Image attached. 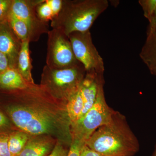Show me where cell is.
<instances>
[{
  "mask_svg": "<svg viewBox=\"0 0 156 156\" xmlns=\"http://www.w3.org/2000/svg\"><path fill=\"white\" fill-rule=\"evenodd\" d=\"M9 92L15 102L8 105L6 113L16 127L29 135H48L71 145V122L66 106L50 107L59 101L35 83Z\"/></svg>",
  "mask_w": 156,
  "mask_h": 156,
  "instance_id": "obj_1",
  "label": "cell"
},
{
  "mask_svg": "<svg viewBox=\"0 0 156 156\" xmlns=\"http://www.w3.org/2000/svg\"><path fill=\"white\" fill-rule=\"evenodd\" d=\"M36 11L39 18L44 22L52 21L54 18L53 12L50 6L46 2V0H43L37 6Z\"/></svg>",
  "mask_w": 156,
  "mask_h": 156,
  "instance_id": "obj_18",
  "label": "cell"
},
{
  "mask_svg": "<svg viewBox=\"0 0 156 156\" xmlns=\"http://www.w3.org/2000/svg\"><path fill=\"white\" fill-rule=\"evenodd\" d=\"M68 36L76 58L86 73L103 76L104 62L92 42L90 30L73 32Z\"/></svg>",
  "mask_w": 156,
  "mask_h": 156,
  "instance_id": "obj_6",
  "label": "cell"
},
{
  "mask_svg": "<svg viewBox=\"0 0 156 156\" xmlns=\"http://www.w3.org/2000/svg\"><path fill=\"white\" fill-rule=\"evenodd\" d=\"M154 156H156V150L155 152L154 155Z\"/></svg>",
  "mask_w": 156,
  "mask_h": 156,
  "instance_id": "obj_30",
  "label": "cell"
},
{
  "mask_svg": "<svg viewBox=\"0 0 156 156\" xmlns=\"http://www.w3.org/2000/svg\"><path fill=\"white\" fill-rule=\"evenodd\" d=\"M46 2L51 8L54 17L57 16L62 8L63 0H46Z\"/></svg>",
  "mask_w": 156,
  "mask_h": 156,
  "instance_id": "obj_24",
  "label": "cell"
},
{
  "mask_svg": "<svg viewBox=\"0 0 156 156\" xmlns=\"http://www.w3.org/2000/svg\"><path fill=\"white\" fill-rule=\"evenodd\" d=\"M21 44L8 20L0 21V51L8 57L11 67L16 68Z\"/></svg>",
  "mask_w": 156,
  "mask_h": 156,
  "instance_id": "obj_9",
  "label": "cell"
},
{
  "mask_svg": "<svg viewBox=\"0 0 156 156\" xmlns=\"http://www.w3.org/2000/svg\"><path fill=\"white\" fill-rule=\"evenodd\" d=\"M12 3V0H0V21L8 20Z\"/></svg>",
  "mask_w": 156,
  "mask_h": 156,
  "instance_id": "obj_20",
  "label": "cell"
},
{
  "mask_svg": "<svg viewBox=\"0 0 156 156\" xmlns=\"http://www.w3.org/2000/svg\"><path fill=\"white\" fill-rule=\"evenodd\" d=\"M140 56L149 69L156 64V30L147 34Z\"/></svg>",
  "mask_w": 156,
  "mask_h": 156,
  "instance_id": "obj_14",
  "label": "cell"
},
{
  "mask_svg": "<svg viewBox=\"0 0 156 156\" xmlns=\"http://www.w3.org/2000/svg\"><path fill=\"white\" fill-rule=\"evenodd\" d=\"M138 3L142 7L144 17L149 21L156 10V0H140Z\"/></svg>",
  "mask_w": 156,
  "mask_h": 156,
  "instance_id": "obj_19",
  "label": "cell"
},
{
  "mask_svg": "<svg viewBox=\"0 0 156 156\" xmlns=\"http://www.w3.org/2000/svg\"><path fill=\"white\" fill-rule=\"evenodd\" d=\"M102 80H104L103 76L86 73L80 88L83 103V108L80 118L86 114L94 105L97 97L98 83Z\"/></svg>",
  "mask_w": 156,
  "mask_h": 156,
  "instance_id": "obj_10",
  "label": "cell"
},
{
  "mask_svg": "<svg viewBox=\"0 0 156 156\" xmlns=\"http://www.w3.org/2000/svg\"><path fill=\"white\" fill-rule=\"evenodd\" d=\"M32 84H33L30 83L24 80L16 68L10 67L0 73V89L2 90H21L28 88Z\"/></svg>",
  "mask_w": 156,
  "mask_h": 156,
  "instance_id": "obj_12",
  "label": "cell"
},
{
  "mask_svg": "<svg viewBox=\"0 0 156 156\" xmlns=\"http://www.w3.org/2000/svg\"><path fill=\"white\" fill-rule=\"evenodd\" d=\"M149 26L147 31V34L156 30V10L149 21Z\"/></svg>",
  "mask_w": 156,
  "mask_h": 156,
  "instance_id": "obj_28",
  "label": "cell"
},
{
  "mask_svg": "<svg viewBox=\"0 0 156 156\" xmlns=\"http://www.w3.org/2000/svg\"><path fill=\"white\" fill-rule=\"evenodd\" d=\"M149 70L151 73L153 75L156 76V64L153 67L151 68Z\"/></svg>",
  "mask_w": 156,
  "mask_h": 156,
  "instance_id": "obj_29",
  "label": "cell"
},
{
  "mask_svg": "<svg viewBox=\"0 0 156 156\" xmlns=\"http://www.w3.org/2000/svg\"><path fill=\"white\" fill-rule=\"evenodd\" d=\"M108 7L107 0H63L61 11L51 21V27L67 36L87 31Z\"/></svg>",
  "mask_w": 156,
  "mask_h": 156,
  "instance_id": "obj_3",
  "label": "cell"
},
{
  "mask_svg": "<svg viewBox=\"0 0 156 156\" xmlns=\"http://www.w3.org/2000/svg\"><path fill=\"white\" fill-rule=\"evenodd\" d=\"M80 156H104L92 149L88 147L85 144L81 149Z\"/></svg>",
  "mask_w": 156,
  "mask_h": 156,
  "instance_id": "obj_27",
  "label": "cell"
},
{
  "mask_svg": "<svg viewBox=\"0 0 156 156\" xmlns=\"http://www.w3.org/2000/svg\"><path fill=\"white\" fill-rule=\"evenodd\" d=\"M10 67V62L8 57L0 51V73L3 72Z\"/></svg>",
  "mask_w": 156,
  "mask_h": 156,
  "instance_id": "obj_26",
  "label": "cell"
},
{
  "mask_svg": "<svg viewBox=\"0 0 156 156\" xmlns=\"http://www.w3.org/2000/svg\"><path fill=\"white\" fill-rule=\"evenodd\" d=\"M66 106L71 125L80 119L83 108V103L80 89L70 98Z\"/></svg>",
  "mask_w": 156,
  "mask_h": 156,
  "instance_id": "obj_17",
  "label": "cell"
},
{
  "mask_svg": "<svg viewBox=\"0 0 156 156\" xmlns=\"http://www.w3.org/2000/svg\"><path fill=\"white\" fill-rule=\"evenodd\" d=\"M55 140L48 135L30 137L25 147L16 156H46L53 150Z\"/></svg>",
  "mask_w": 156,
  "mask_h": 156,
  "instance_id": "obj_11",
  "label": "cell"
},
{
  "mask_svg": "<svg viewBox=\"0 0 156 156\" xmlns=\"http://www.w3.org/2000/svg\"><path fill=\"white\" fill-rule=\"evenodd\" d=\"M84 143L76 139H72L67 156H80L81 149Z\"/></svg>",
  "mask_w": 156,
  "mask_h": 156,
  "instance_id": "obj_23",
  "label": "cell"
},
{
  "mask_svg": "<svg viewBox=\"0 0 156 156\" xmlns=\"http://www.w3.org/2000/svg\"><path fill=\"white\" fill-rule=\"evenodd\" d=\"M30 43L29 41L22 42L17 58L16 69L26 81L30 83L34 84L32 76L33 67L30 57Z\"/></svg>",
  "mask_w": 156,
  "mask_h": 156,
  "instance_id": "obj_13",
  "label": "cell"
},
{
  "mask_svg": "<svg viewBox=\"0 0 156 156\" xmlns=\"http://www.w3.org/2000/svg\"><path fill=\"white\" fill-rule=\"evenodd\" d=\"M86 74L83 65L63 69H43L40 86L53 98L64 104L80 90Z\"/></svg>",
  "mask_w": 156,
  "mask_h": 156,
  "instance_id": "obj_4",
  "label": "cell"
},
{
  "mask_svg": "<svg viewBox=\"0 0 156 156\" xmlns=\"http://www.w3.org/2000/svg\"><path fill=\"white\" fill-rule=\"evenodd\" d=\"M29 138V134L23 131H12L9 133L8 144L11 155L16 156L20 153Z\"/></svg>",
  "mask_w": 156,
  "mask_h": 156,
  "instance_id": "obj_16",
  "label": "cell"
},
{
  "mask_svg": "<svg viewBox=\"0 0 156 156\" xmlns=\"http://www.w3.org/2000/svg\"><path fill=\"white\" fill-rule=\"evenodd\" d=\"M85 144L104 156H132L139 149L136 137L116 113L111 122L98 128Z\"/></svg>",
  "mask_w": 156,
  "mask_h": 156,
  "instance_id": "obj_2",
  "label": "cell"
},
{
  "mask_svg": "<svg viewBox=\"0 0 156 156\" xmlns=\"http://www.w3.org/2000/svg\"><path fill=\"white\" fill-rule=\"evenodd\" d=\"M104 80L98 83L97 97L94 105L74 123L71 125L72 139L84 143L96 130L111 122L115 112L107 104L103 90Z\"/></svg>",
  "mask_w": 156,
  "mask_h": 156,
  "instance_id": "obj_5",
  "label": "cell"
},
{
  "mask_svg": "<svg viewBox=\"0 0 156 156\" xmlns=\"http://www.w3.org/2000/svg\"><path fill=\"white\" fill-rule=\"evenodd\" d=\"M43 0H12L11 12L22 20L29 28L34 42L37 41L43 34L49 32L48 22L39 18L37 6Z\"/></svg>",
  "mask_w": 156,
  "mask_h": 156,
  "instance_id": "obj_8",
  "label": "cell"
},
{
  "mask_svg": "<svg viewBox=\"0 0 156 156\" xmlns=\"http://www.w3.org/2000/svg\"><path fill=\"white\" fill-rule=\"evenodd\" d=\"M68 152L62 145V143L58 140L49 156H67Z\"/></svg>",
  "mask_w": 156,
  "mask_h": 156,
  "instance_id": "obj_25",
  "label": "cell"
},
{
  "mask_svg": "<svg viewBox=\"0 0 156 156\" xmlns=\"http://www.w3.org/2000/svg\"><path fill=\"white\" fill-rule=\"evenodd\" d=\"M11 122L8 115L0 110V134L12 131Z\"/></svg>",
  "mask_w": 156,
  "mask_h": 156,
  "instance_id": "obj_21",
  "label": "cell"
},
{
  "mask_svg": "<svg viewBox=\"0 0 156 156\" xmlns=\"http://www.w3.org/2000/svg\"><path fill=\"white\" fill-rule=\"evenodd\" d=\"M9 133L0 134V156H12L8 144Z\"/></svg>",
  "mask_w": 156,
  "mask_h": 156,
  "instance_id": "obj_22",
  "label": "cell"
},
{
  "mask_svg": "<svg viewBox=\"0 0 156 156\" xmlns=\"http://www.w3.org/2000/svg\"><path fill=\"white\" fill-rule=\"evenodd\" d=\"M48 34L46 66L51 68L63 69L81 63L75 56L67 35L56 29L49 31Z\"/></svg>",
  "mask_w": 156,
  "mask_h": 156,
  "instance_id": "obj_7",
  "label": "cell"
},
{
  "mask_svg": "<svg viewBox=\"0 0 156 156\" xmlns=\"http://www.w3.org/2000/svg\"><path fill=\"white\" fill-rule=\"evenodd\" d=\"M8 21L14 34L21 42H34L33 37L27 26L11 12L8 17Z\"/></svg>",
  "mask_w": 156,
  "mask_h": 156,
  "instance_id": "obj_15",
  "label": "cell"
}]
</instances>
